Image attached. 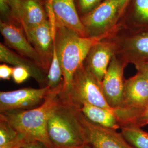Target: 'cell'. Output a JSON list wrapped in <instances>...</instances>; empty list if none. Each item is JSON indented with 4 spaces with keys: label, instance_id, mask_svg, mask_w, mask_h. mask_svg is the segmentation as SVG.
<instances>
[{
    "label": "cell",
    "instance_id": "cell-1",
    "mask_svg": "<svg viewBox=\"0 0 148 148\" xmlns=\"http://www.w3.org/2000/svg\"><path fill=\"white\" fill-rule=\"evenodd\" d=\"M62 91L49 92L42 103L36 108L1 113L0 118L8 122L25 139L37 140L48 148H54L48 136L47 122L52 111L58 104Z\"/></svg>",
    "mask_w": 148,
    "mask_h": 148
},
{
    "label": "cell",
    "instance_id": "cell-2",
    "mask_svg": "<svg viewBox=\"0 0 148 148\" xmlns=\"http://www.w3.org/2000/svg\"><path fill=\"white\" fill-rule=\"evenodd\" d=\"M104 38L82 37L65 27L56 25L54 44L63 75V87L60 95L69 90L74 75L84 63L90 49Z\"/></svg>",
    "mask_w": 148,
    "mask_h": 148
},
{
    "label": "cell",
    "instance_id": "cell-3",
    "mask_svg": "<svg viewBox=\"0 0 148 148\" xmlns=\"http://www.w3.org/2000/svg\"><path fill=\"white\" fill-rule=\"evenodd\" d=\"M77 111V108L60 99L52 111L48 120L47 132L54 148L80 147L85 145Z\"/></svg>",
    "mask_w": 148,
    "mask_h": 148
},
{
    "label": "cell",
    "instance_id": "cell-4",
    "mask_svg": "<svg viewBox=\"0 0 148 148\" xmlns=\"http://www.w3.org/2000/svg\"><path fill=\"white\" fill-rule=\"evenodd\" d=\"M59 98L62 101L77 108L88 103L106 109L114 114L115 112V109L106 101L101 83L84 63L74 74L68 92L59 95Z\"/></svg>",
    "mask_w": 148,
    "mask_h": 148
},
{
    "label": "cell",
    "instance_id": "cell-5",
    "mask_svg": "<svg viewBox=\"0 0 148 148\" xmlns=\"http://www.w3.org/2000/svg\"><path fill=\"white\" fill-rule=\"evenodd\" d=\"M121 14L118 0H106L81 17L86 37L106 38L116 29Z\"/></svg>",
    "mask_w": 148,
    "mask_h": 148
},
{
    "label": "cell",
    "instance_id": "cell-6",
    "mask_svg": "<svg viewBox=\"0 0 148 148\" xmlns=\"http://www.w3.org/2000/svg\"><path fill=\"white\" fill-rule=\"evenodd\" d=\"M107 38L115 45V56L127 64L148 62V32H127L116 27Z\"/></svg>",
    "mask_w": 148,
    "mask_h": 148
},
{
    "label": "cell",
    "instance_id": "cell-7",
    "mask_svg": "<svg viewBox=\"0 0 148 148\" xmlns=\"http://www.w3.org/2000/svg\"><path fill=\"white\" fill-rule=\"evenodd\" d=\"M77 115L85 144L92 148H134L127 142L121 133L90 121L79 108Z\"/></svg>",
    "mask_w": 148,
    "mask_h": 148
},
{
    "label": "cell",
    "instance_id": "cell-8",
    "mask_svg": "<svg viewBox=\"0 0 148 148\" xmlns=\"http://www.w3.org/2000/svg\"><path fill=\"white\" fill-rule=\"evenodd\" d=\"M47 87L40 88H23L0 92L1 113L27 110L40 106L49 93Z\"/></svg>",
    "mask_w": 148,
    "mask_h": 148
},
{
    "label": "cell",
    "instance_id": "cell-9",
    "mask_svg": "<svg viewBox=\"0 0 148 148\" xmlns=\"http://www.w3.org/2000/svg\"><path fill=\"white\" fill-rule=\"evenodd\" d=\"M127 65V64L115 55L101 83L103 95L108 104L113 109L123 106L126 82L123 73Z\"/></svg>",
    "mask_w": 148,
    "mask_h": 148
},
{
    "label": "cell",
    "instance_id": "cell-10",
    "mask_svg": "<svg viewBox=\"0 0 148 148\" xmlns=\"http://www.w3.org/2000/svg\"><path fill=\"white\" fill-rule=\"evenodd\" d=\"M148 104V81L137 73L126 80L123 106L133 125Z\"/></svg>",
    "mask_w": 148,
    "mask_h": 148
},
{
    "label": "cell",
    "instance_id": "cell-11",
    "mask_svg": "<svg viewBox=\"0 0 148 148\" xmlns=\"http://www.w3.org/2000/svg\"><path fill=\"white\" fill-rule=\"evenodd\" d=\"M56 23L53 16L42 24L27 30V38L40 56L44 70L47 74L54 49Z\"/></svg>",
    "mask_w": 148,
    "mask_h": 148
},
{
    "label": "cell",
    "instance_id": "cell-12",
    "mask_svg": "<svg viewBox=\"0 0 148 148\" xmlns=\"http://www.w3.org/2000/svg\"><path fill=\"white\" fill-rule=\"evenodd\" d=\"M0 32L6 46L13 49L21 56L30 59L43 69L40 56L29 42L21 26L19 27L11 21H1Z\"/></svg>",
    "mask_w": 148,
    "mask_h": 148
},
{
    "label": "cell",
    "instance_id": "cell-13",
    "mask_svg": "<svg viewBox=\"0 0 148 148\" xmlns=\"http://www.w3.org/2000/svg\"><path fill=\"white\" fill-rule=\"evenodd\" d=\"M47 10L53 16L56 25L65 27L82 37H86L74 0H51L47 2Z\"/></svg>",
    "mask_w": 148,
    "mask_h": 148
},
{
    "label": "cell",
    "instance_id": "cell-14",
    "mask_svg": "<svg viewBox=\"0 0 148 148\" xmlns=\"http://www.w3.org/2000/svg\"><path fill=\"white\" fill-rule=\"evenodd\" d=\"M115 54V45L109 38L95 43L90 49L84 64L101 84Z\"/></svg>",
    "mask_w": 148,
    "mask_h": 148
},
{
    "label": "cell",
    "instance_id": "cell-15",
    "mask_svg": "<svg viewBox=\"0 0 148 148\" xmlns=\"http://www.w3.org/2000/svg\"><path fill=\"white\" fill-rule=\"evenodd\" d=\"M117 28L134 32H148V0H130Z\"/></svg>",
    "mask_w": 148,
    "mask_h": 148
},
{
    "label": "cell",
    "instance_id": "cell-16",
    "mask_svg": "<svg viewBox=\"0 0 148 148\" xmlns=\"http://www.w3.org/2000/svg\"><path fill=\"white\" fill-rule=\"evenodd\" d=\"M0 61L13 67L21 66L27 69L40 88L46 87L47 73L35 62L13 52L2 43H0Z\"/></svg>",
    "mask_w": 148,
    "mask_h": 148
},
{
    "label": "cell",
    "instance_id": "cell-17",
    "mask_svg": "<svg viewBox=\"0 0 148 148\" xmlns=\"http://www.w3.org/2000/svg\"><path fill=\"white\" fill-rule=\"evenodd\" d=\"M49 18L42 0L21 1V26L25 33L27 30L37 27Z\"/></svg>",
    "mask_w": 148,
    "mask_h": 148
},
{
    "label": "cell",
    "instance_id": "cell-18",
    "mask_svg": "<svg viewBox=\"0 0 148 148\" xmlns=\"http://www.w3.org/2000/svg\"><path fill=\"white\" fill-rule=\"evenodd\" d=\"M79 109L86 118L94 123L115 130L120 128L116 117L106 109L88 103L84 104Z\"/></svg>",
    "mask_w": 148,
    "mask_h": 148
},
{
    "label": "cell",
    "instance_id": "cell-19",
    "mask_svg": "<svg viewBox=\"0 0 148 148\" xmlns=\"http://www.w3.org/2000/svg\"><path fill=\"white\" fill-rule=\"evenodd\" d=\"M121 134L127 142L134 148H148V132L136 125L122 126Z\"/></svg>",
    "mask_w": 148,
    "mask_h": 148
},
{
    "label": "cell",
    "instance_id": "cell-20",
    "mask_svg": "<svg viewBox=\"0 0 148 148\" xmlns=\"http://www.w3.org/2000/svg\"><path fill=\"white\" fill-rule=\"evenodd\" d=\"M63 75L54 44L53 58L47 74V87L50 92L63 90Z\"/></svg>",
    "mask_w": 148,
    "mask_h": 148
},
{
    "label": "cell",
    "instance_id": "cell-21",
    "mask_svg": "<svg viewBox=\"0 0 148 148\" xmlns=\"http://www.w3.org/2000/svg\"><path fill=\"white\" fill-rule=\"evenodd\" d=\"M20 136L8 122L0 118V146L15 140Z\"/></svg>",
    "mask_w": 148,
    "mask_h": 148
},
{
    "label": "cell",
    "instance_id": "cell-22",
    "mask_svg": "<svg viewBox=\"0 0 148 148\" xmlns=\"http://www.w3.org/2000/svg\"><path fill=\"white\" fill-rule=\"evenodd\" d=\"M106 0H77V8L82 16H85Z\"/></svg>",
    "mask_w": 148,
    "mask_h": 148
},
{
    "label": "cell",
    "instance_id": "cell-23",
    "mask_svg": "<svg viewBox=\"0 0 148 148\" xmlns=\"http://www.w3.org/2000/svg\"><path fill=\"white\" fill-rule=\"evenodd\" d=\"M31 77V75L27 69L21 66L13 67L12 79L16 84H21Z\"/></svg>",
    "mask_w": 148,
    "mask_h": 148
},
{
    "label": "cell",
    "instance_id": "cell-24",
    "mask_svg": "<svg viewBox=\"0 0 148 148\" xmlns=\"http://www.w3.org/2000/svg\"><path fill=\"white\" fill-rule=\"evenodd\" d=\"M14 21L21 26V1L22 0H8Z\"/></svg>",
    "mask_w": 148,
    "mask_h": 148
},
{
    "label": "cell",
    "instance_id": "cell-25",
    "mask_svg": "<svg viewBox=\"0 0 148 148\" xmlns=\"http://www.w3.org/2000/svg\"><path fill=\"white\" fill-rule=\"evenodd\" d=\"M0 11L1 14L6 16L8 20L14 21L8 0H0Z\"/></svg>",
    "mask_w": 148,
    "mask_h": 148
},
{
    "label": "cell",
    "instance_id": "cell-26",
    "mask_svg": "<svg viewBox=\"0 0 148 148\" xmlns=\"http://www.w3.org/2000/svg\"><path fill=\"white\" fill-rule=\"evenodd\" d=\"M13 66L3 63L0 65V79L3 80H10L12 77Z\"/></svg>",
    "mask_w": 148,
    "mask_h": 148
},
{
    "label": "cell",
    "instance_id": "cell-27",
    "mask_svg": "<svg viewBox=\"0 0 148 148\" xmlns=\"http://www.w3.org/2000/svg\"><path fill=\"white\" fill-rule=\"evenodd\" d=\"M16 148H48L42 143L37 140H24Z\"/></svg>",
    "mask_w": 148,
    "mask_h": 148
},
{
    "label": "cell",
    "instance_id": "cell-28",
    "mask_svg": "<svg viewBox=\"0 0 148 148\" xmlns=\"http://www.w3.org/2000/svg\"><path fill=\"white\" fill-rule=\"evenodd\" d=\"M148 125V104L138 117L136 126L142 127Z\"/></svg>",
    "mask_w": 148,
    "mask_h": 148
},
{
    "label": "cell",
    "instance_id": "cell-29",
    "mask_svg": "<svg viewBox=\"0 0 148 148\" xmlns=\"http://www.w3.org/2000/svg\"><path fill=\"white\" fill-rule=\"evenodd\" d=\"M134 65L138 73L143 76L148 81V62L137 64Z\"/></svg>",
    "mask_w": 148,
    "mask_h": 148
},
{
    "label": "cell",
    "instance_id": "cell-30",
    "mask_svg": "<svg viewBox=\"0 0 148 148\" xmlns=\"http://www.w3.org/2000/svg\"><path fill=\"white\" fill-rule=\"evenodd\" d=\"M119 2V4H120V9H121V12L122 13L123 11L124 10L125 8L126 7V6L127 5V3L128 2V1L130 0H118Z\"/></svg>",
    "mask_w": 148,
    "mask_h": 148
},
{
    "label": "cell",
    "instance_id": "cell-31",
    "mask_svg": "<svg viewBox=\"0 0 148 148\" xmlns=\"http://www.w3.org/2000/svg\"><path fill=\"white\" fill-rule=\"evenodd\" d=\"M82 148H92L91 147H90V145H87V144H85L83 147Z\"/></svg>",
    "mask_w": 148,
    "mask_h": 148
},
{
    "label": "cell",
    "instance_id": "cell-32",
    "mask_svg": "<svg viewBox=\"0 0 148 148\" xmlns=\"http://www.w3.org/2000/svg\"><path fill=\"white\" fill-rule=\"evenodd\" d=\"M83 147V146H82ZM82 147H73V148H82Z\"/></svg>",
    "mask_w": 148,
    "mask_h": 148
},
{
    "label": "cell",
    "instance_id": "cell-33",
    "mask_svg": "<svg viewBox=\"0 0 148 148\" xmlns=\"http://www.w3.org/2000/svg\"><path fill=\"white\" fill-rule=\"evenodd\" d=\"M51 0H48L47 2H49Z\"/></svg>",
    "mask_w": 148,
    "mask_h": 148
},
{
    "label": "cell",
    "instance_id": "cell-34",
    "mask_svg": "<svg viewBox=\"0 0 148 148\" xmlns=\"http://www.w3.org/2000/svg\"></svg>",
    "mask_w": 148,
    "mask_h": 148
}]
</instances>
